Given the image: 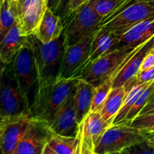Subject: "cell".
Returning a JSON list of instances; mask_svg holds the SVG:
<instances>
[{
	"label": "cell",
	"mask_w": 154,
	"mask_h": 154,
	"mask_svg": "<svg viewBox=\"0 0 154 154\" xmlns=\"http://www.w3.org/2000/svg\"><path fill=\"white\" fill-rule=\"evenodd\" d=\"M80 78L63 79L38 84L30 108V116L51 125L56 113L74 93Z\"/></svg>",
	"instance_id": "obj_1"
},
{
	"label": "cell",
	"mask_w": 154,
	"mask_h": 154,
	"mask_svg": "<svg viewBox=\"0 0 154 154\" xmlns=\"http://www.w3.org/2000/svg\"><path fill=\"white\" fill-rule=\"evenodd\" d=\"M32 47L38 75V84L54 81L58 78L65 51V36L43 43L35 35H29Z\"/></svg>",
	"instance_id": "obj_2"
},
{
	"label": "cell",
	"mask_w": 154,
	"mask_h": 154,
	"mask_svg": "<svg viewBox=\"0 0 154 154\" xmlns=\"http://www.w3.org/2000/svg\"><path fill=\"white\" fill-rule=\"evenodd\" d=\"M97 0H90L74 12L64 23L65 47L75 45L94 35L104 19L95 11Z\"/></svg>",
	"instance_id": "obj_3"
},
{
	"label": "cell",
	"mask_w": 154,
	"mask_h": 154,
	"mask_svg": "<svg viewBox=\"0 0 154 154\" xmlns=\"http://www.w3.org/2000/svg\"><path fill=\"white\" fill-rule=\"evenodd\" d=\"M154 17V7L144 0H127L119 10L104 20L101 28L120 36L142 21Z\"/></svg>",
	"instance_id": "obj_4"
},
{
	"label": "cell",
	"mask_w": 154,
	"mask_h": 154,
	"mask_svg": "<svg viewBox=\"0 0 154 154\" xmlns=\"http://www.w3.org/2000/svg\"><path fill=\"white\" fill-rule=\"evenodd\" d=\"M146 140L142 131L129 123L111 124L101 138L95 154L121 153L126 149Z\"/></svg>",
	"instance_id": "obj_5"
},
{
	"label": "cell",
	"mask_w": 154,
	"mask_h": 154,
	"mask_svg": "<svg viewBox=\"0 0 154 154\" xmlns=\"http://www.w3.org/2000/svg\"><path fill=\"white\" fill-rule=\"evenodd\" d=\"M4 66L15 80L24 96L29 100L30 90L35 84H38V75L34 52L29 39L11 63Z\"/></svg>",
	"instance_id": "obj_6"
},
{
	"label": "cell",
	"mask_w": 154,
	"mask_h": 154,
	"mask_svg": "<svg viewBox=\"0 0 154 154\" xmlns=\"http://www.w3.org/2000/svg\"><path fill=\"white\" fill-rule=\"evenodd\" d=\"M135 48L116 49L94 61L90 62L83 71L80 78L96 87L111 78Z\"/></svg>",
	"instance_id": "obj_7"
},
{
	"label": "cell",
	"mask_w": 154,
	"mask_h": 154,
	"mask_svg": "<svg viewBox=\"0 0 154 154\" xmlns=\"http://www.w3.org/2000/svg\"><path fill=\"white\" fill-rule=\"evenodd\" d=\"M1 76V117L23 114H30L32 103L24 96L4 65Z\"/></svg>",
	"instance_id": "obj_8"
},
{
	"label": "cell",
	"mask_w": 154,
	"mask_h": 154,
	"mask_svg": "<svg viewBox=\"0 0 154 154\" xmlns=\"http://www.w3.org/2000/svg\"><path fill=\"white\" fill-rule=\"evenodd\" d=\"M95 34L75 45L65 47L59 78L70 79L81 77L90 63V48Z\"/></svg>",
	"instance_id": "obj_9"
},
{
	"label": "cell",
	"mask_w": 154,
	"mask_h": 154,
	"mask_svg": "<svg viewBox=\"0 0 154 154\" xmlns=\"http://www.w3.org/2000/svg\"><path fill=\"white\" fill-rule=\"evenodd\" d=\"M110 126L100 112L90 111L78 125L77 138L79 141V154H95L101 138Z\"/></svg>",
	"instance_id": "obj_10"
},
{
	"label": "cell",
	"mask_w": 154,
	"mask_h": 154,
	"mask_svg": "<svg viewBox=\"0 0 154 154\" xmlns=\"http://www.w3.org/2000/svg\"><path fill=\"white\" fill-rule=\"evenodd\" d=\"M29 114L1 117L0 147L3 154H14L31 120Z\"/></svg>",
	"instance_id": "obj_11"
},
{
	"label": "cell",
	"mask_w": 154,
	"mask_h": 154,
	"mask_svg": "<svg viewBox=\"0 0 154 154\" xmlns=\"http://www.w3.org/2000/svg\"><path fill=\"white\" fill-rule=\"evenodd\" d=\"M54 132L48 123L32 117L14 154H43L44 150Z\"/></svg>",
	"instance_id": "obj_12"
},
{
	"label": "cell",
	"mask_w": 154,
	"mask_h": 154,
	"mask_svg": "<svg viewBox=\"0 0 154 154\" xmlns=\"http://www.w3.org/2000/svg\"><path fill=\"white\" fill-rule=\"evenodd\" d=\"M153 42L154 37L133 50L117 72L112 76V87L124 86L128 81L136 77L141 69L143 60L153 48Z\"/></svg>",
	"instance_id": "obj_13"
},
{
	"label": "cell",
	"mask_w": 154,
	"mask_h": 154,
	"mask_svg": "<svg viewBox=\"0 0 154 154\" xmlns=\"http://www.w3.org/2000/svg\"><path fill=\"white\" fill-rule=\"evenodd\" d=\"M18 18L23 32L34 35L48 9L46 0H17Z\"/></svg>",
	"instance_id": "obj_14"
},
{
	"label": "cell",
	"mask_w": 154,
	"mask_h": 154,
	"mask_svg": "<svg viewBox=\"0 0 154 154\" xmlns=\"http://www.w3.org/2000/svg\"><path fill=\"white\" fill-rule=\"evenodd\" d=\"M50 126L54 133L66 136H77L78 123L75 108V91L56 113Z\"/></svg>",
	"instance_id": "obj_15"
},
{
	"label": "cell",
	"mask_w": 154,
	"mask_h": 154,
	"mask_svg": "<svg viewBox=\"0 0 154 154\" xmlns=\"http://www.w3.org/2000/svg\"><path fill=\"white\" fill-rule=\"evenodd\" d=\"M29 35L23 32L20 21L18 20L4 38L0 41V59L4 65L11 63L16 54L23 48L27 43Z\"/></svg>",
	"instance_id": "obj_16"
},
{
	"label": "cell",
	"mask_w": 154,
	"mask_h": 154,
	"mask_svg": "<svg viewBox=\"0 0 154 154\" xmlns=\"http://www.w3.org/2000/svg\"><path fill=\"white\" fill-rule=\"evenodd\" d=\"M154 37V17L137 24L134 27L119 36L117 49H129L137 48Z\"/></svg>",
	"instance_id": "obj_17"
},
{
	"label": "cell",
	"mask_w": 154,
	"mask_h": 154,
	"mask_svg": "<svg viewBox=\"0 0 154 154\" xmlns=\"http://www.w3.org/2000/svg\"><path fill=\"white\" fill-rule=\"evenodd\" d=\"M64 30V23L57 14L48 8L35 32L43 43H48L60 37Z\"/></svg>",
	"instance_id": "obj_18"
},
{
	"label": "cell",
	"mask_w": 154,
	"mask_h": 154,
	"mask_svg": "<svg viewBox=\"0 0 154 154\" xmlns=\"http://www.w3.org/2000/svg\"><path fill=\"white\" fill-rule=\"evenodd\" d=\"M119 36L113 32L101 28L93 37L90 48V62L94 61L117 49Z\"/></svg>",
	"instance_id": "obj_19"
},
{
	"label": "cell",
	"mask_w": 154,
	"mask_h": 154,
	"mask_svg": "<svg viewBox=\"0 0 154 154\" xmlns=\"http://www.w3.org/2000/svg\"><path fill=\"white\" fill-rule=\"evenodd\" d=\"M95 87L80 78L75 90V102L78 125L90 112Z\"/></svg>",
	"instance_id": "obj_20"
},
{
	"label": "cell",
	"mask_w": 154,
	"mask_h": 154,
	"mask_svg": "<svg viewBox=\"0 0 154 154\" xmlns=\"http://www.w3.org/2000/svg\"><path fill=\"white\" fill-rule=\"evenodd\" d=\"M77 136L54 133L44 150L43 154H79Z\"/></svg>",
	"instance_id": "obj_21"
},
{
	"label": "cell",
	"mask_w": 154,
	"mask_h": 154,
	"mask_svg": "<svg viewBox=\"0 0 154 154\" xmlns=\"http://www.w3.org/2000/svg\"><path fill=\"white\" fill-rule=\"evenodd\" d=\"M127 92L124 86L112 87L100 114L104 120L112 124L126 99Z\"/></svg>",
	"instance_id": "obj_22"
},
{
	"label": "cell",
	"mask_w": 154,
	"mask_h": 154,
	"mask_svg": "<svg viewBox=\"0 0 154 154\" xmlns=\"http://www.w3.org/2000/svg\"><path fill=\"white\" fill-rule=\"evenodd\" d=\"M19 20L17 0L1 2L0 14V41L2 40L9 30Z\"/></svg>",
	"instance_id": "obj_23"
},
{
	"label": "cell",
	"mask_w": 154,
	"mask_h": 154,
	"mask_svg": "<svg viewBox=\"0 0 154 154\" xmlns=\"http://www.w3.org/2000/svg\"><path fill=\"white\" fill-rule=\"evenodd\" d=\"M152 82H153V81H152ZM152 82L144 83H144H138L133 88L131 89L130 91H129V93H127V95H126L124 103H123V106L120 108V111H119V113L117 114V115L116 116V117L114 118V122H113L112 124H117V123H121L124 122L125 119H126V115L128 114L129 111H130L132 107L133 106L135 102H136L138 98L139 97L140 95L144 92V90H145Z\"/></svg>",
	"instance_id": "obj_24"
},
{
	"label": "cell",
	"mask_w": 154,
	"mask_h": 154,
	"mask_svg": "<svg viewBox=\"0 0 154 154\" xmlns=\"http://www.w3.org/2000/svg\"><path fill=\"white\" fill-rule=\"evenodd\" d=\"M112 84L113 78L111 77L108 80L95 87L90 111L100 112L102 111L108 94L112 89Z\"/></svg>",
	"instance_id": "obj_25"
},
{
	"label": "cell",
	"mask_w": 154,
	"mask_h": 154,
	"mask_svg": "<svg viewBox=\"0 0 154 154\" xmlns=\"http://www.w3.org/2000/svg\"><path fill=\"white\" fill-rule=\"evenodd\" d=\"M154 96V81L151 83L145 90H144L142 93L140 95L139 97L135 102L133 106L129 111L128 114L126 115V119H125L123 123H126L130 124L132 122V120L135 118L139 114L141 111H142L143 108H144L147 102L150 101V99Z\"/></svg>",
	"instance_id": "obj_26"
},
{
	"label": "cell",
	"mask_w": 154,
	"mask_h": 154,
	"mask_svg": "<svg viewBox=\"0 0 154 154\" xmlns=\"http://www.w3.org/2000/svg\"><path fill=\"white\" fill-rule=\"evenodd\" d=\"M127 0H97L94 5L95 11L104 20L120 8Z\"/></svg>",
	"instance_id": "obj_27"
},
{
	"label": "cell",
	"mask_w": 154,
	"mask_h": 154,
	"mask_svg": "<svg viewBox=\"0 0 154 154\" xmlns=\"http://www.w3.org/2000/svg\"><path fill=\"white\" fill-rule=\"evenodd\" d=\"M130 125L144 132H153L154 131V113L137 116Z\"/></svg>",
	"instance_id": "obj_28"
},
{
	"label": "cell",
	"mask_w": 154,
	"mask_h": 154,
	"mask_svg": "<svg viewBox=\"0 0 154 154\" xmlns=\"http://www.w3.org/2000/svg\"><path fill=\"white\" fill-rule=\"evenodd\" d=\"M121 153L124 154H145L154 153V145L148 140H146L144 142L135 144L129 148L123 150Z\"/></svg>",
	"instance_id": "obj_29"
},
{
	"label": "cell",
	"mask_w": 154,
	"mask_h": 154,
	"mask_svg": "<svg viewBox=\"0 0 154 154\" xmlns=\"http://www.w3.org/2000/svg\"><path fill=\"white\" fill-rule=\"evenodd\" d=\"M72 0H60L57 13L63 20V23L66 22L69 16V8Z\"/></svg>",
	"instance_id": "obj_30"
},
{
	"label": "cell",
	"mask_w": 154,
	"mask_h": 154,
	"mask_svg": "<svg viewBox=\"0 0 154 154\" xmlns=\"http://www.w3.org/2000/svg\"><path fill=\"white\" fill-rule=\"evenodd\" d=\"M136 78L140 83H148L154 81V67L147 70H140L137 74Z\"/></svg>",
	"instance_id": "obj_31"
},
{
	"label": "cell",
	"mask_w": 154,
	"mask_h": 154,
	"mask_svg": "<svg viewBox=\"0 0 154 154\" xmlns=\"http://www.w3.org/2000/svg\"><path fill=\"white\" fill-rule=\"evenodd\" d=\"M153 67H154V48H152L143 60L140 70H147Z\"/></svg>",
	"instance_id": "obj_32"
},
{
	"label": "cell",
	"mask_w": 154,
	"mask_h": 154,
	"mask_svg": "<svg viewBox=\"0 0 154 154\" xmlns=\"http://www.w3.org/2000/svg\"><path fill=\"white\" fill-rule=\"evenodd\" d=\"M89 1H90V0H72V1H71L70 8H69V17L74 13V12L76 11L81 6H82L83 5H84L85 3H87V2Z\"/></svg>",
	"instance_id": "obj_33"
},
{
	"label": "cell",
	"mask_w": 154,
	"mask_h": 154,
	"mask_svg": "<svg viewBox=\"0 0 154 154\" xmlns=\"http://www.w3.org/2000/svg\"><path fill=\"white\" fill-rule=\"evenodd\" d=\"M153 108H154V96L151 98V99H150V101H149V102H147V105H146L145 106H144V108H143L142 111H141V113H140V114H139V115H141V114H146V113L149 112V111H150L153 110Z\"/></svg>",
	"instance_id": "obj_34"
},
{
	"label": "cell",
	"mask_w": 154,
	"mask_h": 154,
	"mask_svg": "<svg viewBox=\"0 0 154 154\" xmlns=\"http://www.w3.org/2000/svg\"><path fill=\"white\" fill-rule=\"evenodd\" d=\"M144 133L147 140H148L151 144H153L154 145V131H153V132H145Z\"/></svg>",
	"instance_id": "obj_35"
},
{
	"label": "cell",
	"mask_w": 154,
	"mask_h": 154,
	"mask_svg": "<svg viewBox=\"0 0 154 154\" xmlns=\"http://www.w3.org/2000/svg\"><path fill=\"white\" fill-rule=\"evenodd\" d=\"M144 1H146L147 2H148L150 5L154 7V0H144Z\"/></svg>",
	"instance_id": "obj_36"
},
{
	"label": "cell",
	"mask_w": 154,
	"mask_h": 154,
	"mask_svg": "<svg viewBox=\"0 0 154 154\" xmlns=\"http://www.w3.org/2000/svg\"><path fill=\"white\" fill-rule=\"evenodd\" d=\"M153 48H154V42H153Z\"/></svg>",
	"instance_id": "obj_37"
},
{
	"label": "cell",
	"mask_w": 154,
	"mask_h": 154,
	"mask_svg": "<svg viewBox=\"0 0 154 154\" xmlns=\"http://www.w3.org/2000/svg\"><path fill=\"white\" fill-rule=\"evenodd\" d=\"M4 1V0H0V2H3Z\"/></svg>",
	"instance_id": "obj_38"
}]
</instances>
